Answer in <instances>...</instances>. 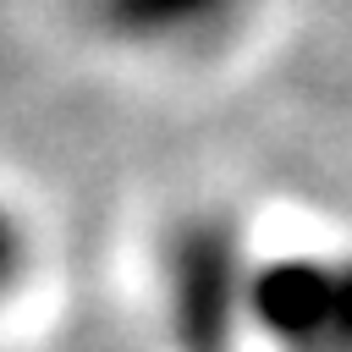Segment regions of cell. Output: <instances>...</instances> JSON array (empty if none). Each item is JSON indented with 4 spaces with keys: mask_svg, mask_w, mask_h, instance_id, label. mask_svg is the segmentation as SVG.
I'll return each instance as SVG.
<instances>
[{
    "mask_svg": "<svg viewBox=\"0 0 352 352\" xmlns=\"http://www.w3.org/2000/svg\"><path fill=\"white\" fill-rule=\"evenodd\" d=\"M88 6L116 44L148 55H198L248 16V0H88Z\"/></svg>",
    "mask_w": 352,
    "mask_h": 352,
    "instance_id": "1",
    "label": "cell"
},
{
    "mask_svg": "<svg viewBox=\"0 0 352 352\" xmlns=\"http://www.w3.org/2000/svg\"><path fill=\"white\" fill-rule=\"evenodd\" d=\"M28 270H33V236H28V220L0 198V308L22 292Z\"/></svg>",
    "mask_w": 352,
    "mask_h": 352,
    "instance_id": "2",
    "label": "cell"
}]
</instances>
